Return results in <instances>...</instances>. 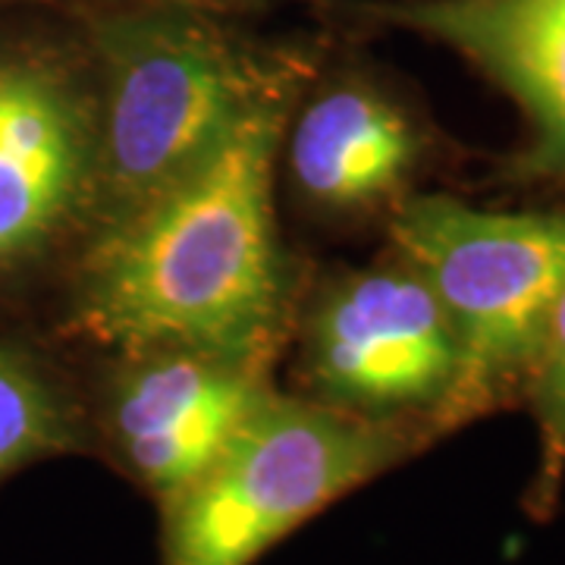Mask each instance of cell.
I'll list each match as a JSON object with an SVG mask.
<instances>
[{
	"instance_id": "obj_6",
	"label": "cell",
	"mask_w": 565,
	"mask_h": 565,
	"mask_svg": "<svg viewBox=\"0 0 565 565\" xmlns=\"http://www.w3.org/2000/svg\"><path fill=\"white\" fill-rule=\"evenodd\" d=\"M98 192V92L85 47L0 41V286L79 248Z\"/></svg>"
},
{
	"instance_id": "obj_7",
	"label": "cell",
	"mask_w": 565,
	"mask_h": 565,
	"mask_svg": "<svg viewBox=\"0 0 565 565\" xmlns=\"http://www.w3.org/2000/svg\"><path fill=\"white\" fill-rule=\"evenodd\" d=\"M280 352L148 345L110 352L88 399L95 452L154 505L189 484L277 390Z\"/></svg>"
},
{
	"instance_id": "obj_5",
	"label": "cell",
	"mask_w": 565,
	"mask_h": 565,
	"mask_svg": "<svg viewBox=\"0 0 565 565\" xmlns=\"http://www.w3.org/2000/svg\"><path fill=\"white\" fill-rule=\"evenodd\" d=\"M302 393L377 422L422 424L444 440L456 340L422 270L390 248L315 286L299 321Z\"/></svg>"
},
{
	"instance_id": "obj_12",
	"label": "cell",
	"mask_w": 565,
	"mask_h": 565,
	"mask_svg": "<svg viewBox=\"0 0 565 565\" xmlns=\"http://www.w3.org/2000/svg\"><path fill=\"white\" fill-rule=\"evenodd\" d=\"M0 3H3V0H0Z\"/></svg>"
},
{
	"instance_id": "obj_4",
	"label": "cell",
	"mask_w": 565,
	"mask_h": 565,
	"mask_svg": "<svg viewBox=\"0 0 565 565\" xmlns=\"http://www.w3.org/2000/svg\"><path fill=\"white\" fill-rule=\"evenodd\" d=\"M390 243L422 270L456 340L444 434L522 405L550 308L565 286V211H484L452 195H403Z\"/></svg>"
},
{
	"instance_id": "obj_3",
	"label": "cell",
	"mask_w": 565,
	"mask_h": 565,
	"mask_svg": "<svg viewBox=\"0 0 565 565\" xmlns=\"http://www.w3.org/2000/svg\"><path fill=\"white\" fill-rule=\"evenodd\" d=\"M437 444L274 390L202 471L158 503L161 565H255L289 534Z\"/></svg>"
},
{
	"instance_id": "obj_8",
	"label": "cell",
	"mask_w": 565,
	"mask_h": 565,
	"mask_svg": "<svg viewBox=\"0 0 565 565\" xmlns=\"http://www.w3.org/2000/svg\"><path fill=\"white\" fill-rule=\"evenodd\" d=\"M343 10L444 44L471 63L527 122L509 177L565 180V0H343Z\"/></svg>"
},
{
	"instance_id": "obj_9",
	"label": "cell",
	"mask_w": 565,
	"mask_h": 565,
	"mask_svg": "<svg viewBox=\"0 0 565 565\" xmlns=\"http://www.w3.org/2000/svg\"><path fill=\"white\" fill-rule=\"evenodd\" d=\"M280 161L305 207L352 221L408 195L424 132L384 85L359 73L308 79L286 122Z\"/></svg>"
},
{
	"instance_id": "obj_11",
	"label": "cell",
	"mask_w": 565,
	"mask_h": 565,
	"mask_svg": "<svg viewBox=\"0 0 565 565\" xmlns=\"http://www.w3.org/2000/svg\"><path fill=\"white\" fill-rule=\"evenodd\" d=\"M522 405L537 434L534 475L525 487L522 509L531 522L544 525L556 515L565 490V286L550 308Z\"/></svg>"
},
{
	"instance_id": "obj_10",
	"label": "cell",
	"mask_w": 565,
	"mask_h": 565,
	"mask_svg": "<svg viewBox=\"0 0 565 565\" xmlns=\"http://www.w3.org/2000/svg\"><path fill=\"white\" fill-rule=\"evenodd\" d=\"M88 399L57 364L22 343H0V484L32 465L92 456Z\"/></svg>"
},
{
	"instance_id": "obj_2",
	"label": "cell",
	"mask_w": 565,
	"mask_h": 565,
	"mask_svg": "<svg viewBox=\"0 0 565 565\" xmlns=\"http://www.w3.org/2000/svg\"><path fill=\"white\" fill-rule=\"evenodd\" d=\"M98 92V192L85 236L114 226L221 148L270 88L311 70L195 3L114 7L88 25Z\"/></svg>"
},
{
	"instance_id": "obj_1",
	"label": "cell",
	"mask_w": 565,
	"mask_h": 565,
	"mask_svg": "<svg viewBox=\"0 0 565 565\" xmlns=\"http://www.w3.org/2000/svg\"><path fill=\"white\" fill-rule=\"evenodd\" d=\"M311 70L270 88L195 170L76 248L70 327L104 352L214 345L280 352L292 270L277 226V170Z\"/></svg>"
}]
</instances>
